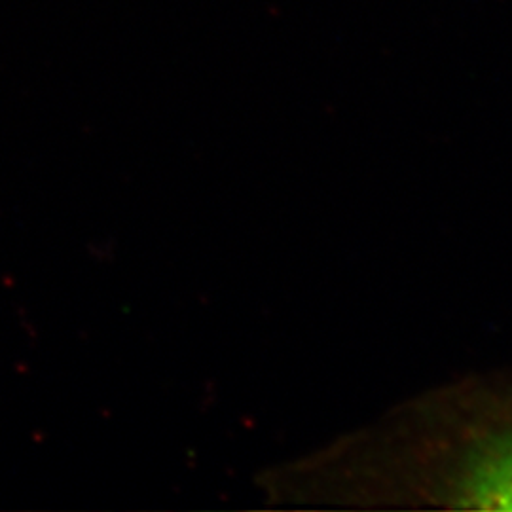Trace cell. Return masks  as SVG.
<instances>
[{
    "label": "cell",
    "instance_id": "6da1fadb",
    "mask_svg": "<svg viewBox=\"0 0 512 512\" xmlns=\"http://www.w3.org/2000/svg\"><path fill=\"white\" fill-rule=\"evenodd\" d=\"M458 497L463 507L512 511V435L492 440L476 452Z\"/></svg>",
    "mask_w": 512,
    "mask_h": 512
}]
</instances>
